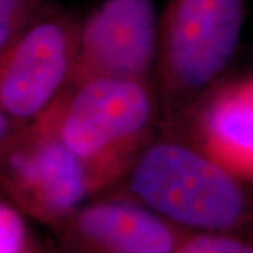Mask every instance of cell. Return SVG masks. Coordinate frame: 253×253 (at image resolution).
Listing matches in <instances>:
<instances>
[{"instance_id": "cell-8", "label": "cell", "mask_w": 253, "mask_h": 253, "mask_svg": "<svg viewBox=\"0 0 253 253\" xmlns=\"http://www.w3.org/2000/svg\"><path fill=\"white\" fill-rule=\"evenodd\" d=\"M62 225L66 246L81 253H176L191 234L126 197L82 206Z\"/></svg>"}, {"instance_id": "cell-7", "label": "cell", "mask_w": 253, "mask_h": 253, "mask_svg": "<svg viewBox=\"0 0 253 253\" xmlns=\"http://www.w3.org/2000/svg\"><path fill=\"white\" fill-rule=\"evenodd\" d=\"M163 128L199 145L253 183V73L225 76Z\"/></svg>"}, {"instance_id": "cell-1", "label": "cell", "mask_w": 253, "mask_h": 253, "mask_svg": "<svg viewBox=\"0 0 253 253\" xmlns=\"http://www.w3.org/2000/svg\"><path fill=\"white\" fill-rule=\"evenodd\" d=\"M117 184L181 229L253 238L252 181L172 129L159 126Z\"/></svg>"}, {"instance_id": "cell-12", "label": "cell", "mask_w": 253, "mask_h": 253, "mask_svg": "<svg viewBox=\"0 0 253 253\" xmlns=\"http://www.w3.org/2000/svg\"><path fill=\"white\" fill-rule=\"evenodd\" d=\"M20 253H33V252H31V251H28V249H24L23 252H20Z\"/></svg>"}, {"instance_id": "cell-9", "label": "cell", "mask_w": 253, "mask_h": 253, "mask_svg": "<svg viewBox=\"0 0 253 253\" xmlns=\"http://www.w3.org/2000/svg\"><path fill=\"white\" fill-rule=\"evenodd\" d=\"M55 0H0V52L34 23Z\"/></svg>"}, {"instance_id": "cell-4", "label": "cell", "mask_w": 253, "mask_h": 253, "mask_svg": "<svg viewBox=\"0 0 253 253\" xmlns=\"http://www.w3.org/2000/svg\"><path fill=\"white\" fill-rule=\"evenodd\" d=\"M83 17L55 0L0 52V114L26 126L51 110L76 71Z\"/></svg>"}, {"instance_id": "cell-11", "label": "cell", "mask_w": 253, "mask_h": 253, "mask_svg": "<svg viewBox=\"0 0 253 253\" xmlns=\"http://www.w3.org/2000/svg\"><path fill=\"white\" fill-rule=\"evenodd\" d=\"M27 245V228L17 208L9 201L0 206V253H20Z\"/></svg>"}, {"instance_id": "cell-6", "label": "cell", "mask_w": 253, "mask_h": 253, "mask_svg": "<svg viewBox=\"0 0 253 253\" xmlns=\"http://www.w3.org/2000/svg\"><path fill=\"white\" fill-rule=\"evenodd\" d=\"M161 51V14L155 0H100L84 13L71 83L121 78L155 83Z\"/></svg>"}, {"instance_id": "cell-3", "label": "cell", "mask_w": 253, "mask_h": 253, "mask_svg": "<svg viewBox=\"0 0 253 253\" xmlns=\"http://www.w3.org/2000/svg\"><path fill=\"white\" fill-rule=\"evenodd\" d=\"M245 20L246 0H165L155 76L161 126L228 76Z\"/></svg>"}, {"instance_id": "cell-10", "label": "cell", "mask_w": 253, "mask_h": 253, "mask_svg": "<svg viewBox=\"0 0 253 253\" xmlns=\"http://www.w3.org/2000/svg\"><path fill=\"white\" fill-rule=\"evenodd\" d=\"M248 238L252 236L217 232H191L176 253H241Z\"/></svg>"}, {"instance_id": "cell-5", "label": "cell", "mask_w": 253, "mask_h": 253, "mask_svg": "<svg viewBox=\"0 0 253 253\" xmlns=\"http://www.w3.org/2000/svg\"><path fill=\"white\" fill-rule=\"evenodd\" d=\"M1 183L20 207L63 224L94 193L75 155L40 121L20 126L0 114Z\"/></svg>"}, {"instance_id": "cell-2", "label": "cell", "mask_w": 253, "mask_h": 253, "mask_svg": "<svg viewBox=\"0 0 253 253\" xmlns=\"http://www.w3.org/2000/svg\"><path fill=\"white\" fill-rule=\"evenodd\" d=\"M89 174L94 193L116 186L161 126L155 83L89 78L71 83L41 120Z\"/></svg>"}]
</instances>
